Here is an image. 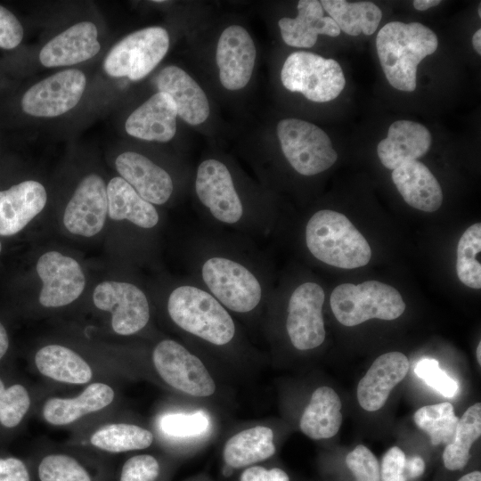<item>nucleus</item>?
<instances>
[{
	"label": "nucleus",
	"instance_id": "nucleus-5",
	"mask_svg": "<svg viewBox=\"0 0 481 481\" xmlns=\"http://www.w3.org/2000/svg\"><path fill=\"white\" fill-rule=\"evenodd\" d=\"M282 85L290 92L301 93L314 102H326L343 91L346 78L339 63L309 52L288 56L281 71Z\"/></svg>",
	"mask_w": 481,
	"mask_h": 481
},
{
	"label": "nucleus",
	"instance_id": "nucleus-47",
	"mask_svg": "<svg viewBox=\"0 0 481 481\" xmlns=\"http://www.w3.org/2000/svg\"><path fill=\"white\" fill-rule=\"evenodd\" d=\"M9 347V338L4 325L0 322V359L5 355Z\"/></svg>",
	"mask_w": 481,
	"mask_h": 481
},
{
	"label": "nucleus",
	"instance_id": "nucleus-7",
	"mask_svg": "<svg viewBox=\"0 0 481 481\" xmlns=\"http://www.w3.org/2000/svg\"><path fill=\"white\" fill-rule=\"evenodd\" d=\"M168 47V33L162 27L135 31L110 49L103 61L104 71L110 77L140 80L159 63Z\"/></svg>",
	"mask_w": 481,
	"mask_h": 481
},
{
	"label": "nucleus",
	"instance_id": "nucleus-27",
	"mask_svg": "<svg viewBox=\"0 0 481 481\" xmlns=\"http://www.w3.org/2000/svg\"><path fill=\"white\" fill-rule=\"evenodd\" d=\"M35 364L45 377L57 382L83 385L93 377L89 363L77 352L61 345H47L35 355Z\"/></svg>",
	"mask_w": 481,
	"mask_h": 481
},
{
	"label": "nucleus",
	"instance_id": "nucleus-12",
	"mask_svg": "<svg viewBox=\"0 0 481 481\" xmlns=\"http://www.w3.org/2000/svg\"><path fill=\"white\" fill-rule=\"evenodd\" d=\"M324 297L322 288L315 282H305L291 294L286 329L297 349H313L324 341L326 333L322 313Z\"/></svg>",
	"mask_w": 481,
	"mask_h": 481
},
{
	"label": "nucleus",
	"instance_id": "nucleus-51",
	"mask_svg": "<svg viewBox=\"0 0 481 481\" xmlns=\"http://www.w3.org/2000/svg\"><path fill=\"white\" fill-rule=\"evenodd\" d=\"M477 360L480 365L481 364V342L478 343L477 347Z\"/></svg>",
	"mask_w": 481,
	"mask_h": 481
},
{
	"label": "nucleus",
	"instance_id": "nucleus-1",
	"mask_svg": "<svg viewBox=\"0 0 481 481\" xmlns=\"http://www.w3.org/2000/svg\"><path fill=\"white\" fill-rule=\"evenodd\" d=\"M437 45L435 32L419 22H388L376 38L378 56L387 81L404 92L415 90L417 67L436 52Z\"/></svg>",
	"mask_w": 481,
	"mask_h": 481
},
{
	"label": "nucleus",
	"instance_id": "nucleus-17",
	"mask_svg": "<svg viewBox=\"0 0 481 481\" xmlns=\"http://www.w3.org/2000/svg\"><path fill=\"white\" fill-rule=\"evenodd\" d=\"M409 367L408 358L400 352L379 356L357 386L356 395L361 407L368 412L380 409L391 390L406 376Z\"/></svg>",
	"mask_w": 481,
	"mask_h": 481
},
{
	"label": "nucleus",
	"instance_id": "nucleus-42",
	"mask_svg": "<svg viewBox=\"0 0 481 481\" xmlns=\"http://www.w3.org/2000/svg\"><path fill=\"white\" fill-rule=\"evenodd\" d=\"M23 34L19 20L0 4V47L6 50L17 47L23 38Z\"/></svg>",
	"mask_w": 481,
	"mask_h": 481
},
{
	"label": "nucleus",
	"instance_id": "nucleus-43",
	"mask_svg": "<svg viewBox=\"0 0 481 481\" xmlns=\"http://www.w3.org/2000/svg\"><path fill=\"white\" fill-rule=\"evenodd\" d=\"M405 461V454L399 447L388 449L379 469L382 481H406Z\"/></svg>",
	"mask_w": 481,
	"mask_h": 481
},
{
	"label": "nucleus",
	"instance_id": "nucleus-26",
	"mask_svg": "<svg viewBox=\"0 0 481 481\" xmlns=\"http://www.w3.org/2000/svg\"><path fill=\"white\" fill-rule=\"evenodd\" d=\"M115 392L106 383L94 382L72 398L52 397L43 406L45 420L53 426L69 425L85 415L99 412L114 400Z\"/></svg>",
	"mask_w": 481,
	"mask_h": 481
},
{
	"label": "nucleus",
	"instance_id": "nucleus-3",
	"mask_svg": "<svg viewBox=\"0 0 481 481\" xmlns=\"http://www.w3.org/2000/svg\"><path fill=\"white\" fill-rule=\"evenodd\" d=\"M167 311L181 329L214 345H225L234 337L231 315L216 298L199 288L184 285L175 289L168 298Z\"/></svg>",
	"mask_w": 481,
	"mask_h": 481
},
{
	"label": "nucleus",
	"instance_id": "nucleus-45",
	"mask_svg": "<svg viewBox=\"0 0 481 481\" xmlns=\"http://www.w3.org/2000/svg\"><path fill=\"white\" fill-rule=\"evenodd\" d=\"M0 481H30L25 464L19 459L0 458Z\"/></svg>",
	"mask_w": 481,
	"mask_h": 481
},
{
	"label": "nucleus",
	"instance_id": "nucleus-50",
	"mask_svg": "<svg viewBox=\"0 0 481 481\" xmlns=\"http://www.w3.org/2000/svg\"><path fill=\"white\" fill-rule=\"evenodd\" d=\"M458 481H481V472L475 470L461 477Z\"/></svg>",
	"mask_w": 481,
	"mask_h": 481
},
{
	"label": "nucleus",
	"instance_id": "nucleus-19",
	"mask_svg": "<svg viewBox=\"0 0 481 481\" xmlns=\"http://www.w3.org/2000/svg\"><path fill=\"white\" fill-rule=\"evenodd\" d=\"M118 174L136 192L151 204L161 205L173 192V182L167 171L145 156L126 151L115 161Z\"/></svg>",
	"mask_w": 481,
	"mask_h": 481
},
{
	"label": "nucleus",
	"instance_id": "nucleus-23",
	"mask_svg": "<svg viewBox=\"0 0 481 481\" xmlns=\"http://www.w3.org/2000/svg\"><path fill=\"white\" fill-rule=\"evenodd\" d=\"M431 142V134L423 125L397 120L390 125L387 137L379 143L377 153L383 166L394 170L425 155Z\"/></svg>",
	"mask_w": 481,
	"mask_h": 481
},
{
	"label": "nucleus",
	"instance_id": "nucleus-15",
	"mask_svg": "<svg viewBox=\"0 0 481 481\" xmlns=\"http://www.w3.org/2000/svg\"><path fill=\"white\" fill-rule=\"evenodd\" d=\"M107 214L105 183L100 175L90 174L79 183L68 202L63 224L73 234L92 237L103 228Z\"/></svg>",
	"mask_w": 481,
	"mask_h": 481
},
{
	"label": "nucleus",
	"instance_id": "nucleus-44",
	"mask_svg": "<svg viewBox=\"0 0 481 481\" xmlns=\"http://www.w3.org/2000/svg\"><path fill=\"white\" fill-rule=\"evenodd\" d=\"M240 481H289V477L279 468L267 469L262 466H249L241 473Z\"/></svg>",
	"mask_w": 481,
	"mask_h": 481
},
{
	"label": "nucleus",
	"instance_id": "nucleus-32",
	"mask_svg": "<svg viewBox=\"0 0 481 481\" xmlns=\"http://www.w3.org/2000/svg\"><path fill=\"white\" fill-rule=\"evenodd\" d=\"M480 435L481 404L477 403L459 419L454 437L443 452L444 467L449 470L463 469L470 458V448Z\"/></svg>",
	"mask_w": 481,
	"mask_h": 481
},
{
	"label": "nucleus",
	"instance_id": "nucleus-49",
	"mask_svg": "<svg viewBox=\"0 0 481 481\" xmlns=\"http://www.w3.org/2000/svg\"><path fill=\"white\" fill-rule=\"evenodd\" d=\"M472 45L478 55L481 54V30L476 31L472 37Z\"/></svg>",
	"mask_w": 481,
	"mask_h": 481
},
{
	"label": "nucleus",
	"instance_id": "nucleus-36",
	"mask_svg": "<svg viewBox=\"0 0 481 481\" xmlns=\"http://www.w3.org/2000/svg\"><path fill=\"white\" fill-rule=\"evenodd\" d=\"M210 426L208 415L204 411L192 413H167L159 420V428L167 436L191 438L203 435Z\"/></svg>",
	"mask_w": 481,
	"mask_h": 481
},
{
	"label": "nucleus",
	"instance_id": "nucleus-16",
	"mask_svg": "<svg viewBox=\"0 0 481 481\" xmlns=\"http://www.w3.org/2000/svg\"><path fill=\"white\" fill-rule=\"evenodd\" d=\"M216 60L224 88L239 90L246 86L256 60V47L249 33L240 25L227 27L218 39Z\"/></svg>",
	"mask_w": 481,
	"mask_h": 481
},
{
	"label": "nucleus",
	"instance_id": "nucleus-31",
	"mask_svg": "<svg viewBox=\"0 0 481 481\" xmlns=\"http://www.w3.org/2000/svg\"><path fill=\"white\" fill-rule=\"evenodd\" d=\"M320 3L340 31L349 36H358L361 33L372 35L382 18L381 10L371 2L322 0Z\"/></svg>",
	"mask_w": 481,
	"mask_h": 481
},
{
	"label": "nucleus",
	"instance_id": "nucleus-2",
	"mask_svg": "<svg viewBox=\"0 0 481 481\" xmlns=\"http://www.w3.org/2000/svg\"><path fill=\"white\" fill-rule=\"evenodd\" d=\"M306 242L318 260L344 269L367 265L371 249L349 219L343 214L323 209L312 216L306 227Z\"/></svg>",
	"mask_w": 481,
	"mask_h": 481
},
{
	"label": "nucleus",
	"instance_id": "nucleus-11",
	"mask_svg": "<svg viewBox=\"0 0 481 481\" xmlns=\"http://www.w3.org/2000/svg\"><path fill=\"white\" fill-rule=\"evenodd\" d=\"M93 301L98 309L111 313V327L118 335H133L149 322L147 298L132 283L102 281L95 287Z\"/></svg>",
	"mask_w": 481,
	"mask_h": 481
},
{
	"label": "nucleus",
	"instance_id": "nucleus-52",
	"mask_svg": "<svg viewBox=\"0 0 481 481\" xmlns=\"http://www.w3.org/2000/svg\"><path fill=\"white\" fill-rule=\"evenodd\" d=\"M478 16L481 17V6H480V4L478 6Z\"/></svg>",
	"mask_w": 481,
	"mask_h": 481
},
{
	"label": "nucleus",
	"instance_id": "nucleus-29",
	"mask_svg": "<svg viewBox=\"0 0 481 481\" xmlns=\"http://www.w3.org/2000/svg\"><path fill=\"white\" fill-rule=\"evenodd\" d=\"M106 189L108 215L112 220H128L145 229L158 224L159 214L154 206L143 199L122 177H113Z\"/></svg>",
	"mask_w": 481,
	"mask_h": 481
},
{
	"label": "nucleus",
	"instance_id": "nucleus-35",
	"mask_svg": "<svg viewBox=\"0 0 481 481\" xmlns=\"http://www.w3.org/2000/svg\"><path fill=\"white\" fill-rule=\"evenodd\" d=\"M481 224L470 225L461 235L457 247L456 271L460 281L472 289L481 288Z\"/></svg>",
	"mask_w": 481,
	"mask_h": 481
},
{
	"label": "nucleus",
	"instance_id": "nucleus-21",
	"mask_svg": "<svg viewBox=\"0 0 481 481\" xmlns=\"http://www.w3.org/2000/svg\"><path fill=\"white\" fill-rule=\"evenodd\" d=\"M47 194L37 181L28 180L0 191V235L20 232L45 208Z\"/></svg>",
	"mask_w": 481,
	"mask_h": 481
},
{
	"label": "nucleus",
	"instance_id": "nucleus-38",
	"mask_svg": "<svg viewBox=\"0 0 481 481\" xmlns=\"http://www.w3.org/2000/svg\"><path fill=\"white\" fill-rule=\"evenodd\" d=\"M30 396L25 387L14 384L5 387L0 379V423L5 428L20 424L30 407Z\"/></svg>",
	"mask_w": 481,
	"mask_h": 481
},
{
	"label": "nucleus",
	"instance_id": "nucleus-40",
	"mask_svg": "<svg viewBox=\"0 0 481 481\" xmlns=\"http://www.w3.org/2000/svg\"><path fill=\"white\" fill-rule=\"evenodd\" d=\"M346 463L355 481H380L378 460L366 446L357 445L346 455Z\"/></svg>",
	"mask_w": 481,
	"mask_h": 481
},
{
	"label": "nucleus",
	"instance_id": "nucleus-30",
	"mask_svg": "<svg viewBox=\"0 0 481 481\" xmlns=\"http://www.w3.org/2000/svg\"><path fill=\"white\" fill-rule=\"evenodd\" d=\"M274 452L273 430L257 426L232 436L225 443L223 457L228 467L240 469L266 460Z\"/></svg>",
	"mask_w": 481,
	"mask_h": 481
},
{
	"label": "nucleus",
	"instance_id": "nucleus-46",
	"mask_svg": "<svg viewBox=\"0 0 481 481\" xmlns=\"http://www.w3.org/2000/svg\"><path fill=\"white\" fill-rule=\"evenodd\" d=\"M425 461L420 456H414L410 459H406L405 461V472L406 476L411 478H416L420 477L425 471Z\"/></svg>",
	"mask_w": 481,
	"mask_h": 481
},
{
	"label": "nucleus",
	"instance_id": "nucleus-37",
	"mask_svg": "<svg viewBox=\"0 0 481 481\" xmlns=\"http://www.w3.org/2000/svg\"><path fill=\"white\" fill-rule=\"evenodd\" d=\"M40 481H91L87 471L66 454L45 456L38 466Z\"/></svg>",
	"mask_w": 481,
	"mask_h": 481
},
{
	"label": "nucleus",
	"instance_id": "nucleus-10",
	"mask_svg": "<svg viewBox=\"0 0 481 481\" xmlns=\"http://www.w3.org/2000/svg\"><path fill=\"white\" fill-rule=\"evenodd\" d=\"M86 85V76L79 69L60 71L35 84L24 94L22 110L34 117L62 115L78 103Z\"/></svg>",
	"mask_w": 481,
	"mask_h": 481
},
{
	"label": "nucleus",
	"instance_id": "nucleus-25",
	"mask_svg": "<svg viewBox=\"0 0 481 481\" xmlns=\"http://www.w3.org/2000/svg\"><path fill=\"white\" fill-rule=\"evenodd\" d=\"M392 180L411 207L425 212L437 210L443 201L441 186L428 167L418 160L402 164L392 172Z\"/></svg>",
	"mask_w": 481,
	"mask_h": 481
},
{
	"label": "nucleus",
	"instance_id": "nucleus-39",
	"mask_svg": "<svg viewBox=\"0 0 481 481\" xmlns=\"http://www.w3.org/2000/svg\"><path fill=\"white\" fill-rule=\"evenodd\" d=\"M414 372L444 397H453L458 391L457 382L439 367L435 359H421L417 363Z\"/></svg>",
	"mask_w": 481,
	"mask_h": 481
},
{
	"label": "nucleus",
	"instance_id": "nucleus-24",
	"mask_svg": "<svg viewBox=\"0 0 481 481\" xmlns=\"http://www.w3.org/2000/svg\"><path fill=\"white\" fill-rule=\"evenodd\" d=\"M278 25L284 43L293 47L310 48L319 35L335 37L340 34L336 22L323 15V8L317 0L298 1L297 17L281 18Z\"/></svg>",
	"mask_w": 481,
	"mask_h": 481
},
{
	"label": "nucleus",
	"instance_id": "nucleus-14",
	"mask_svg": "<svg viewBox=\"0 0 481 481\" xmlns=\"http://www.w3.org/2000/svg\"><path fill=\"white\" fill-rule=\"evenodd\" d=\"M195 190L201 203L217 220L235 224L243 214V208L234 188L227 167L219 160L202 161L198 169Z\"/></svg>",
	"mask_w": 481,
	"mask_h": 481
},
{
	"label": "nucleus",
	"instance_id": "nucleus-9",
	"mask_svg": "<svg viewBox=\"0 0 481 481\" xmlns=\"http://www.w3.org/2000/svg\"><path fill=\"white\" fill-rule=\"evenodd\" d=\"M152 362L161 379L176 390L199 397L209 396L216 390L203 363L175 340L160 341L153 350Z\"/></svg>",
	"mask_w": 481,
	"mask_h": 481
},
{
	"label": "nucleus",
	"instance_id": "nucleus-48",
	"mask_svg": "<svg viewBox=\"0 0 481 481\" xmlns=\"http://www.w3.org/2000/svg\"><path fill=\"white\" fill-rule=\"evenodd\" d=\"M441 4L440 0H415L413 6L418 11H425L430 7L436 6Z\"/></svg>",
	"mask_w": 481,
	"mask_h": 481
},
{
	"label": "nucleus",
	"instance_id": "nucleus-6",
	"mask_svg": "<svg viewBox=\"0 0 481 481\" xmlns=\"http://www.w3.org/2000/svg\"><path fill=\"white\" fill-rule=\"evenodd\" d=\"M276 131L283 155L303 175L322 173L338 159L330 137L314 124L289 118L278 123Z\"/></svg>",
	"mask_w": 481,
	"mask_h": 481
},
{
	"label": "nucleus",
	"instance_id": "nucleus-13",
	"mask_svg": "<svg viewBox=\"0 0 481 481\" xmlns=\"http://www.w3.org/2000/svg\"><path fill=\"white\" fill-rule=\"evenodd\" d=\"M36 269L43 282L38 300L45 307L67 306L75 301L85 289L86 279L80 265L60 252L43 254Z\"/></svg>",
	"mask_w": 481,
	"mask_h": 481
},
{
	"label": "nucleus",
	"instance_id": "nucleus-33",
	"mask_svg": "<svg viewBox=\"0 0 481 481\" xmlns=\"http://www.w3.org/2000/svg\"><path fill=\"white\" fill-rule=\"evenodd\" d=\"M153 442L152 433L140 426L111 423L98 428L90 437L96 448L109 452H123L148 448Z\"/></svg>",
	"mask_w": 481,
	"mask_h": 481
},
{
	"label": "nucleus",
	"instance_id": "nucleus-22",
	"mask_svg": "<svg viewBox=\"0 0 481 481\" xmlns=\"http://www.w3.org/2000/svg\"><path fill=\"white\" fill-rule=\"evenodd\" d=\"M159 92L166 93L174 101L177 116L189 125L203 123L210 109L208 98L198 83L177 66H167L156 78Z\"/></svg>",
	"mask_w": 481,
	"mask_h": 481
},
{
	"label": "nucleus",
	"instance_id": "nucleus-28",
	"mask_svg": "<svg viewBox=\"0 0 481 481\" xmlns=\"http://www.w3.org/2000/svg\"><path fill=\"white\" fill-rule=\"evenodd\" d=\"M341 401L331 387L314 390L299 422L301 431L313 439L334 436L342 423Z\"/></svg>",
	"mask_w": 481,
	"mask_h": 481
},
{
	"label": "nucleus",
	"instance_id": "nucleus-34",
	"mask_svg": "<svg viewBox=\"0 0 481 481\" xmlns=\"http://www.w3.org/2000/svg\"><path fill=\"white\" fill-rule=\"evenodd\" d=\"M413 420L417 427L430 436L433 445L451 443L459 421L453 406L448 402L420 408Z\"/></svg>",
	"mask_w": 481,
	"mask_h": 481
},
{
	"label": "nucleus",
	"instance_id": "nucleus-4",
	"mask_svg": "<svg viewBox=\"0 0 481 481\" xmlns=\"http://www.w3.org/2000/svg\"><path fill=\"white\" fill-rule=\"evenodd\" d=\"M330 303L336 319L348 327L372 318L395 320L405 310L397 289L378 281L340 284L333 289Z\"/></svg>",
	"mask_w": 481,
	"mask_h": 481
},
{
	"label": "nucleus",
	"instance_id": "nucleus-18",
	"mask_svg": "<svg viewBox=\"0 0 481 481\" xmlns=\"http://www.w3.org/2000/svg\"><path fill=\"white\" fill-rule=\"evenodd\" d=\"M97 37V28L93 22L74 24L45 44L39 53V61L46 68L87 61L101 49Z\"/></svg>",
	"mask_w": 481,
	"mask_h": 481
},
{
	"label": "nucleus",
	"instance_id": "nucleus-8",
	"mask_svg": "<svg viewBox=\"0 0 481 481\" xmlns=\"http://www.w3.org/2000/svg\"><path fill=\"white\" fill-rule=\"evenodd\" d=\"M201 273L212 294L232 311L249 312L261 300L262 289L259 281L240 263L214 257L203 264Z\"/></svg>",
	"mask_w": 481,
	"mask_h": 481
},
{
	"label": "nucleus",
	"instance_id": "nucleus-53",
	"mask_svg": "<svg viewBox=\"0 0 481 481\" xmlns=\"http://www.w3.org/2000/svg\"><path fill=\"white\" fill-rule=\"evenodd\" d=\"M1 250H2V244H1V241H0V253H1Z\"/></svg>",
	"mask_w": 481,
	"mask_h": 481
},
{
	"label": "nucleus",
	"instance_id": "nucleus-20",
	"mask_svg": "<svg viewBox=\"0 0 481 481\" xmlns=\"http://www.w3.org/2000/svg\"><path fill=\"white\" fill-rule=\"evenodd\" d=\"M176 116L173 99L158 92L129 115L125 128L135 138L166 143L175 135Z\"/></svg>",
	"mask_w": 481,
	"mask_h": 481
},
{
	"label": "nucleus",
	"instance_id": "nucleus-41",
	"mask_svg": "<svg viewBox=\"0 0 481 481\" xmlns=\"http://www.w3.org/2000/svg\"><path fill=\"white\" fill-rule=\"evenodd\" d=\"M159 474V464L150 454L129 458L123 465L120 481H155Z\"/></svg>",
	"mask_w": 481,
	"mask_h": 481
}]
</instances>
